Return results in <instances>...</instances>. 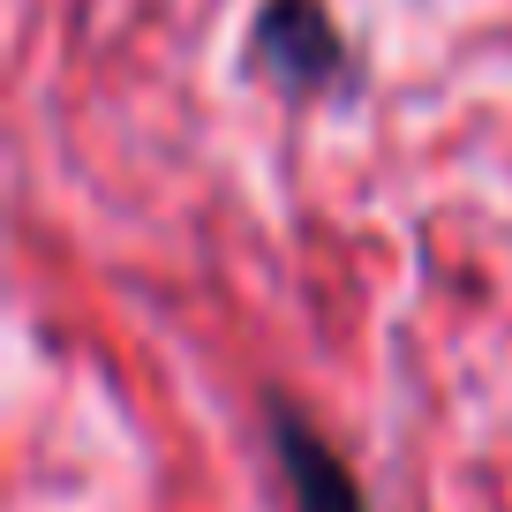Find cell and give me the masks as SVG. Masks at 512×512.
<instances>
[{
    "label": "cell",
    "instance_id": "2",
    "mask_svg": "<svg viewBox=\"0 0 512 512\" xmlns=\"http://www.w3.org/2000/svg\"><path fill=\"white\" fill-rule=\"evenodd\" d=\"M264 437H272V460H279V482H287L294 512H369L354 467L332 452V437L302 415L294 400H264Z\"/></svg>",
    "mask_w": 512,
    "mask_h": 512
},
{
    "label": "cell",
    "instance_id": "1",
    "mask_svg": "<svg viewBox=\"0 0 512 512\" xmlns=\"http://www.w3.org/2000/svg\"><path fill=\"white\" fill-rule=\"evenodd\" d=\"M249 68L287 98H317L332 83H347L354 61L324 0H264L249 31Z\"/></svg>",
    "mask_w": 512,
    "mask_h": 512
}]
</instances>
